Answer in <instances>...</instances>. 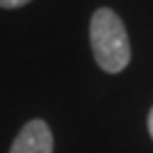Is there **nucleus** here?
<instances>
[{
  "instance_id": "20e7f679",
  "label": "nucleus",
  "mask_w": 153,
  "mask_h": 153,
  "mask_svg": "<svg viewBox=\"0 0 153 153\" xmlns=\"http://www.w3.org/2000/svg\"><path fill=\"white\" fill-rule=\"evenodd\" d=\"M147 126H149V134H151V138H153V108L149 111V119H147Z\"/></svg>"
},
{
  "instance_id": "f257e3e1",
  "label": "nucleus",
  "mask_w": 153,
  "mask_h": 153,
  "mask_svg": "<svg viewBox=\"0 0 153 153\" xmlns=\"http://www.w3.org/2000/svg\"><path fill=\"white\" fill-rule=\"evenodd\" d=\"M89 43H91L96 64L104 72H111V74L121 72L130 64V57H132L130 38L121 17L113 9L104 7L91 15Z\"/></svg>"
},
{
  "instance_id": "7ed1b4c3",
  "label": "nucleus",
  "mask_w": 153,
  "mask_h": 153,
  "mask_svg": "<svg viewBox=\"0 0 153 153\" xmlns=\"http://www.w3.org/2000/svg\"><path fill=\"white\" fill-rule=\"evenodd\" d=\"M28 2L30 0H0V7L2 9H17V7H24Z\"/></svg>"
},
{
  "instance_id": "f03ea898",
  "label": "nucleus",
  "mask_w": 153,
  "mask_h": 153,
  "mask_svg": "<svg viewBox=\"0 0 153 153\" xmlns=\"http://www.w3.org/2000/svg\"><path fill=\"white\" fill-rule=\"evenodd\" d=\"M9 153H53V134L47 121H28L15 136Z\"/></svg>"
}]
</instances>
